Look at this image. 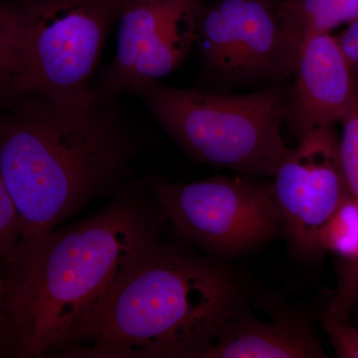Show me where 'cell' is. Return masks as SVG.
<instances>
[{"mask_svg": "<svg viewBox=\"0 0 358 358\" xmlns=\"http://www.w3.org/2000/svg\"><path fill=\"white\" fill-rule=\"evenodd\" d=\"M136 136L117 103L65 105L26 96L0 108V173L22 239L41 236L90 200L121 187Z\"/></svg>", "mask_w": 358, "mask_h": 358, "instance_id": "cell-1", "label": "cell"}, {"mask_svg": "<svg viewBox=\"0 0 358 358\" xmlns=\"http://www.w3.org/2000/svg\"><path fill=\"white\" fill-rule=\"evenodd\" d=\"M240 307L241 289L222 266L157 241L56 350L69 357L199 358Z\"/></svg>", "mask_w": 358, "mask_h": 358, "instance_id": "cell-2", "label": "cell"}, {"mask_svg": "<svg viewBox=\"0 0 358 358\" xmlns=\"http://www.w3.org/2000/svg\"><path fill=\"white\" fill-rule=\"evenodd\" d=\"M157 235L152 212L126 197L83 222L21 240L2 275L13 355L54 352Z\"/></svg>", "mask_w": 358, "mask_h": 358, "instance_id": "cell-3", "label": "cell"}, {"mask_svg": "<svg viewBox=\"0 0 358 358\" xmlns=\"http://www.w3.org/2000/svg\"><path fill=\"white\" fill-rule=\"evenodd\" d=\"M157 124L190 159L246 178H273L289 148L282 136L288 94L206 93L152 82L136 90Z\"/></svg>", "mask_w": 358, "mask_h": 358, "instance_id": "cell-4", "label": "cell"}, {"mask_svg": "<svg viewBox=\"0 0 358 358\" xmlns=\"http://www.w3.org/2000/svg\"><path fill=\"white\" fill-rule=\"evenodd\" d=\"M22 73L17 99L40 96L83 105L122 0H14Z\"/></svg>", "mask_w": 358, "mask_h": 358, "instance_id": "cell-5", "label": "cell"}, {"mask_svg": "<svg viewBox=\"0 0 358 358\" xmlns=\"http://www.w3.org/2000/svg\"><path fill=\"white\" fill-rule=\"evenodd\" d=\"M155 188L179 234L213 256L253 251L282 230L272 181L214 176L192 183L157 180Z\"/></svg>", "mask_w": 358, "mask_h": 358, "instance_id": "cell-6", "label": "cell"}, {"mask_svg": "<svg viewBox=\"0 0 358 358\" xmlns=\"http://www.w3.org/2000/svg\"><path fill=\"white\" fill-rule=\"evenodd\" d=\"M205 72L226 85L281 82L294 74L300 41L277 0H214L200 13Z\"/></svg>", "mask_w": 358, "mask_h": 358, "instance_id": "cell-7", "label": "cell"}, {"mask_svg": "<svg viewBox=\"0 0 358 358\" xmlns=\"http://www.w3.org/2000/svg\"><path fill=\"white\" fill-rule=\"evenodd\" d=\"M205 0H122L114 58L93 89L117 103L178 69L196 44Z\"/></svg>", "mask_w": 358, "mask_h": 358, "instance_id": "cell-8", "label": "cell"}, {"mask_svg": "<svg viewBox=\"0 0 358 358\" xmlns=\"http://www.w3.org/2000/svg\"><path fill=\"white\" fill-rule=\"evenodd\" d=\"M336 124L303 136L280 162L273 176L275 202L282 230L301 255H324L322 228L348 196L339 159Z\"/></svg>", "mask_w": 358, "mask_h": 358, "instance_id": "cell-9", "label": "cell"}, {"mask_svg": "<svg viewBox=\"0 0 358 358\" xmlns=\"http://www.w3.org/2000/svg\"><path fill=\"white\" fill-rule=\"evenodd\" d=\"M288 94L287 117L299 138L331 126L358 105V85L334 35L301 43Z\"/></svg>", "mask_w": 358, "mask_h": 358, "instance_id": "cell-10", "label": "cell"}, {"mask_svg": "<svg viewBox=\"0 0 358 358\" xmlns=\"http://www.w3.org/2000/svg\"><path fill=\"white\" fill-rule=\"evenodd\" d=\"M327 353L308 322L278 317L263 322L243 312L228 320L199 358H322Z\"/></svg>", "mask_w": 358, "mask_h": 358, "instance_id": "cell-11", "label": "cell"}, {"mask_svg": "<svg viewBox=\"0 0 358 358\" xmlns=\"http://www.w3.org/2000/svg\"><path fill=\"white\" fill-rule=\"evenodd\" d=\"M282 7L301 45L310 37L331 34L358 16V0H286Z\"/></svg>", "mask_w": 358, "mask_h": 358, "instance_id": "cell-12", "label": "cell"}, {"mask_svg": "<svg viewBox=\"0 0 358 358\" xmlns=\"http://www.w3.org/2000/svg\"><path fill=\"white\" fill-rule=\"evenodd\" d=\"M22 73L21 36L13 2L0 0V108L17 99Z\"/></svg>", "mask_w": 358, "mask_h": 358, "instance_id": "cell-13", "label": "cell"}, {"mask_svg": "<svg viewBox=\"0 0 358 358\" xmlns=\"http://www.w3.org/2000/svg\"><path fill=\"white\" fill-rule=\"evenodd\" d=\"M322 252H331L343 267L358 268V200L348 195L320 234Z\"/></svg>", "mask_w": 358, "mask_h": 358, "instance_id": "cell-14", "label": "cell"}, {"mask_svg": "<svg viewBox=\"0 0 358 358\" xmlns=\"http://www.w3.org/2000/svg\"><path fill=\"white\" fill-rule=\"evenodd\" d=\"M339 159L348 194L358 200V105L341 120Z\"/></svg>", "mask_w": 358, "mask_h": 358, "instance_id": "cell-15", "label": "cell"}, {"mask_svg": "<svg viewBox=\"0 0 358 358\" xmlns=\"http://www.w3.org/2000/svg\"><path fill=\"white\" fill-rule=\"evenodd\" d=\"M22 239L20 214L0 173V282L9 259Z\"/></svg>", "mask_w": 358, "mask_h": 358, "instance_id": "cell-16", "label": "cell"}, {"mask_svg": "<svg viewBox=\"0 0 358 358\" xmlns=\"http://www.w3.org/2000/svg\"><path fill=\"white\" fill-rule=\"evenodd\" d=\"M322 327L341 358H358V326L322 315Z\"/></svg>", "mask_w": 358, "mask_h": 358, "instance_id": "cell-17", "label": "cell"}, {"mask_svg": "<svg viewBox=\"0 0 358 358\" xmlns=\"http://www.w3.org/2000/svg\"><path fill=\"white\" fill-rule=\"evenodd\" d=\"M336 37L358 85V16Z\"/></svg>", "mask_w": 358, "mask_h": 358, "instance_id": "cell-18", "label": "cell"}, {"mask_svg": "<svg viewBox=\"0 0 358 358\" xmlns=\"http://www.w3.org/2000/svg\"><path fill=\"white\" fill-rule=\"evenodd\" d=\"M3 282H0V355H13L11 353L10 329L6 308H4Z\"/></svg>", "mask_w": 358, "mask_h": 358, "instance_id": "cell-19", "label": "cell"}, {"mask_svg": "<svg viewBox=\"0 0 358 358\" xmlns=\"http://www.w3.org/2000/svg\"><path fill=\"white\" fill-rule=\"evenodd\" d=\"M355 320V322H353V324H357L358 326V292L357 296H355V303H353L352 310H350V317H348V320ZM352 324V322H350Z\"/></svg>", "mask_w": 358, "mask_h": 358, "instance_id": "cell-20", "label": "cell"}]
</instances>
